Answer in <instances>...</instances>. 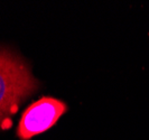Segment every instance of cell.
Here are the masks:
<instances>
[{
	"label": "cell",
	"instance_id": "cell-1",
	"mask_svg": "<svg viewBox=\"0 0 149 140\" xmlns=\"http://www.w3.org/2000/svg\"><path fill=\"white\" fill-rule=\"evenodd\" d=\"M38 84L19 56L0 48V125Z\"/></svg>",
	"mask_w": 149,
	"mask_h": 140
},
{
	"label": "cell",
	"instance_id": "cell-2",
	"mask_svg": "<svg viewBox=\"0 0 149 140\" xmlns=\"http://www.w3.org/2000/svg\"><path fill=\"white\" fill-rule=\"evenodd\" d=\"M67 110L63 101L43 96L31 103L22 113L17 128V136L22 140H29L52 128Z\"/></svg>",
	"mask_w": 149,
	"mask_h": 140
}]
</instances>
